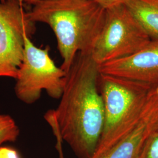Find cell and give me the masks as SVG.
Masks as SVG:
<instances>
[{"label": "cell", "mask_w": 158, "mask_h": 158, "mask_svg": "<svg viewBox=\"0 0 158 158\" xmlns=\"http://www.w3.org/2000/svg\"><path fill=\"white\" fill-rule=\"evenodd\" d=\"M99 66L91 52H79L66 73L62 95L55 110L63 141L78 158H93L103 130Z\"/></svg>", "instance_id": "1"}, {"label": "cell", "mask_w": 158, "mask_h": 158, "mask_svg": "<svg viewBox=\"0 0 158 158\" xmlns=\"http://www.w3.org/2000/svg\"><path fill=\"white\" fill-rule=\"evenodd\" d=\"M32 23H45L56 38L67 73L76 55L91 52L102 32L106 8L90 0H40L27 12Z\"/></svg>", "instance_id": "2"}, {"label": "cell", "mask_w": 158, "mask_h": 158, "mask_svg": "<svg viewBox=\"0 0 158 158\" xmlns=\"http://www.w3.org/2000/svg\"><path fill=\"white\" fill-rule=\"evenodd\" d=\"M98 85L104 107V124L93 157L106 152L135 127L155 86L101 73Z\"/></svg>", "instance_id": "3"}, {"label": "cell", "mask_w": 158, "mask_h": 158, "mask_svg": "<svg viewBox=\"0 0 158 158\" xmlns=\"http://www.w3.org/2000/svg\"><path fill=\"white\" fill-rule=\"evenodd\" d=\"M124 3L106 9L105 21L91 54L99 65L135 54L151 40Z\"/></svg>", "instance_id": "4"}, {"label": "cell", "mask_w": 158, "mask_h": 158, "mask_svg": "<svg viewBox=\"0 0 158 158\" xmlns=\"http://www.w3.org/2000/svg\"><path fill=\"white\" fill-rule=\"evenodd\" d=\"M66 74L52 59L49 46L44 49L38 48L31 40L29 36H25L23 62L14 87L19 100L27 104H34L40 99L43 90L52 98L60 99Z\"/></svg>", "instance_id": "5"}, {"label": "cell", "mask_w": 158, "mask_h": 158, "mask_svg": "<svg viewBox=\"0 0 158 158\" xmlns=\"http://www.w3.org/2000/svg\"><path fill=\"white\" fill-rule=\"evenodd\" d=\"M21 0L0 2V77L17 79L23 62L24 38L35 32Z\"/></svg>", "instance_id": "6"}, {"label": "cell", "mask_w": 158, "mask_h": 158, "mask_svg": "<svg viewBox=\"0 0 158 158\" xmlns=\"http://www.w3.org/2000/svg\"><path fill=\"white\" fill-rule=\"evenodd\" d=\"M158 122V85L153 87L135 127L119 141L101 155L92 158H140Z\"/></svg>", "instance_id": "7"}, {"label": "cell", "mask_w": 158, "mask_h": 158, "mask_svg": "<svg viewBox=\"0 0 158 158\" xmlns=\"http://www.w3.org/2000/svg\"><path fill=\"white\" fill-rule=\"evenodd\" d=\"M101 73L158 85V39L151 40L135 54L99 66Z\"/></svg>", "instance_id": "8"}, {"label": "cell", "mask_w": 158, "mask_h": 158, "mask_svg": "<svg viewBox=\"0 0 158 158\" xmlns=\"http://www.w3.org/2000/svg\"><path fill=\"white\" fill-rule=\"evenodd\" d=\"M124 4L151 40L158 39V0H125Z\"/></svg>", "instance_id": "9"}, {"label": "cell", "mask_w": 158, "mask_h": 158, "mask_svg": "<svg viewBox=\"0 0 158 158\" xmlns=\"http://www.w3.org/2000/svg\"><path fill=\"white\" fill-rule=\"evenodd\" d=\"M20 131L15 120L8 114L0 113V145L17 140Z\"/></svg>", "instance_id": "10"}, {"label": "cell", "mask_w": 158, "mask_h": 158, "mask_svg": "<svg viewBox=\"0 0 158 158\" xmlns=\"http://www.w3.org/2000/svg\"><path fill=\"white\" fill-rule=\"evenodd\" d=\"M140 158H158V132H153L148 139Z\"/></svg>", "instance_id": "11"}, {"label": "cell", "mask_w": 158, "mask_h": 158, "mask_svg": "<svg viewBox=\"0 0 158 158\" xmlns=\"http://www.w3.org/2000/svg\"><path fill=\"white\" fill-rule=\"evenodd\" d=\"M0 158H19V156L14 149L7 147H0Z\"/></svg>", "instance_id": "12"}, {"label": "cell", "mask_w": 158, "mask_h": 158, "mask_svg": "<svg viewBox=\"0 0 158 158\" xmlns=\"http://www.w3.org/2000/svg\"><path fill=\"white\" fill-rule=\"evenodd\" d=\"M100 4L106 9L112 6H115L121 3H124L125 0H90Z\"/></svg>", "instance_id": "13"}, {"label": "cell", "mask_w": 158, "mask_h": 158, "mask_svg": "<svg viewBox=\"0 0 158 158\" xmlns=\"http://www.w3.org/2000/svg\"><path fill=\"white\" fill-rule=\"evenodd\" d=\"M56 149L59 153V158H64L63 156L62 149V141L61 139H57L56 141Z\"/></svg>", "instance_id": "14"}, {"label": "cell", "mask_w": 158, "mask_h": 158, "mask_svg": "<svg viewBox=\"0 0 158 158\" xmlns=\"http://www.w3.org/2000/svg\"><path fill=\"white\" fill-rule=\"evenodd\" d=\"M24 4L28 6H34L40 1V0H21Z\"/></svg>", "instance_id": "15"}, {"label": "cell", "mask_w": 158, "mask_h": 158, "mask_svg": "<svg viewBox=\"0 0 158 158\" xmlns=\"http://www.w3.org/2000/svg\"><path fill=\"white\" fill-rule=\"evenodd\" d=\"M155 132H158V122L156 127V129H155Z\"/></svg>", "instance_id": "16"}, {"label": "cell", "mask_w": 158, "mask_h": 158, "mask_svg": "<svg viewBox=\"0 0 158 158\" xmlns=\"http://www.w3.org/2000/svg\"><path fill=\"white\" fill-rule=\"evenodd\" d=\"M6 0H0V2H4Z\"/></svg>", "instance_id": "17"}]
</instances>
